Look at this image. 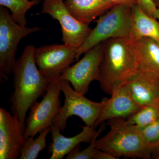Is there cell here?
I'll return each mask as SVG.
<instances>
[{
  "instance_id": "obj_28",
  "label": "cell",
  "mask_w": 159,
  "mask_h": 159,
  "mask_svg": "<svg viewBox=\"0 0 159 159\" xmlns=\"http://www.w3.org/2000/svg\"><path fill=\"white\" fill-rule=\"evenodd\" d=\"M154 17L159 20V9H157V11L155 13Z\"/></svg>"
},
{
  "instance_id": "obj_24",
  "label": "cell",
  "mask_w": 159,
  "mask_h": 159,
  "mask_svg": "<svg viewBox=\"0 0 159 159\" xmlns=\"http://www.w3.org/2000/svg\"><path fill=\"white\" fill-rule=\"evenodd\" d=\"M93 159H117L112 155L103 151L96 149L94 153Z\"/></svg>"
},
{
  "instance_id": "obj_22",
  "label": "cell",
  "mask_w": 159,
  "mask_h": 159,
  "mask_svg": "<svg viewBox=\"0 0 159 159\" xmlns=\"http://www.w3.org/2000/svg\"><path fill=\"white\" fill-rule=\"evenodd\" d=\"M139 128L149 145H152L159 141V118L147 126Z\"/></svg>"
},
{
  "instance_id": "obj_17",
  "label": "cell",
  "mask_w": 159,
  "mask_h": 159,
  "mask_svg": "<svg viewBox=\"0 0 159 159\" xmlns=\"http://www.w3.org/2000/svg\"><path fill=\"white\" fill-rule=\"evenodd\" d=\"M132 42L139 62L159 74V43L146 37L138 39Z\"/></svg>"
},
{
  "instance_id": "obj_12",
  "label": "cell",
  "mask_w": 159,
  "mask_h": 159,
  "mask_svg": "<svg viewBox=\"0 0 159 159\" xmlns=\"http://www.w3.org/2000/svg\"><path fill=\"white\" fill-rule=\"evenodd\" d=\"M25 127L5 109L0 108V159H17L25 142Z\"/></svg>"
},
{
  "instance_id": "obj_21",
  "label": "cell",
  "mask_w": 159,
  "mask_h": 159,
  "mask_svg": "<svg viewBox=\"0 0 159 159\" xmlns=\"http://www.w3.org/2000/svg\"><path fill=\"white\" fill-rule=\"evenodd\" d=\"M104 124L102 123L101 126L98 130L92 141L90 145L87 148L84 150H81L80 145H77L69 154L67 155L66 159H93L94 153L97 149L96 147V141L100 134L104 129Z\"/></svg>"
},
{
  "instance_id": "obj_9",
  "label": "cell",
  "mask_w": 159,
  "mask_h": 159,
  "mask_svg": "<svg viewBox=\"0 0 159 159\" xmlns=\"http://www.w3.org/2000/svg\"><path fill=\"white\" fill-rule=\"evenodd\" d=\"M40 13L57 20L61 26L63 42L77 49L85 42L92 30L89 24L81 22L71 14L63 0H44Z\"/></svg>"
},
{
  "instance_id": "obj_8",
  "label": "cell",
  "mask_w": 159,
  "mask_h": 159,
  "mask_svg": "<svg viewBox=\"0 0 159 159\" xmlns=\"http://www.w3.org/2000/svg\"><path fill=\"white\" fill-rule=\"evenodd\" d=\"M59 81L51 83L41 102H36L30 108L25 120V139L34 137L37 134L52 125L54 118L61 107Z\"/></svg>"
},
{
  "instance_id": "obj_14",
  "label": "cell",
  "mask_w": 159,
  "mask_h": 159,
  "mask_svg": "<svg viewBox=\"0 0 159 159\" xmlns=\"http://www.w3.org/2000/svg\"><path fill=\"white\" fill-rule=\"evenodd\" d=\"M81 132L72 137H65L56 126L51 125V138L52 142L49 146L48 152L51 154V159H62L69 154L76 146L81 143H90L97 132L91 126H81Z\"/></svg>"
},
{
  "instance_id": "obj_19",
  "label": "cell",
  "mask_w": 159,
  "mask_h": 159,
  "mask_svg": "<svg viewBox=\"0 0 159 159\" xmlns=\"http://www.w3.org/2000/svg\"><path fill=\"white\" fill-rule=\"evenodd\" d=\"M51 127H48L42 131L39 135L34 139L30 137L25 139V142L20 150V159H35L38 157L41 151L47 146V137L51 132Z\"/></svg>"
},
{
  "instance_id": "obj_2",
  "label": "cell",
  "mask_w": 159,
  "mask_h": 159,
  "mask_svg": "<svg viewBox=\"0 0 159 159\" xmlns=\"http://www.w3.org/2000/svg\"><path fill=\"white\" fill-rule=\"evenodd\" d=\"M102 58L97 81L100 88L112 95L124 85L139 66V58L129 38H114L102 42Z\"/></svg>"
},
{
  "instance_id": "obj_6",
  "label": "cell",
  "mask_w": 159,
  "mask_h": 159,
  "mask_svg": "<svg viewBox=\"0 0 159 159\" xmlns=\"http://www.w3.org/2000/svg\"><path fill=\"white\" fill-rule=\"evenodd\" d=\"M42 29L38 27L27 28L20 25L11 17L8 9L0 7V80L5 82L12 73L18 44L29 34Z\"/></svg>"
},
{
  "instance_id": "obj_25",
  "label": "cell",
  "mask_w": 159,
  "mask_h": 159,
  "mask_svg": "<svg viewBox=\"0 0 159 159\" xmlns=\"http://www.w3.org/2000/svg\"><path fill=\"white\" fill-rule=\"evenodd\" d=\"M151 157L159 159V141L150 145Z\"/></svg>"
},
{
  "instance_id": "obj_27",
  "label": "cell",
  "mask_w": 159,
  "mask_h": 159,
  "mask_svg": "<svg viewBox=\"0 0 159 159\" xmlns=\"http://www.w3.org/2000/svg\"><path fill=\"white\" fill-rule=\"evenodd\" d=\"M154 5L157 9H159V0H152Z\"/></svg>"
},
{
  "instance_id": "obj_26",
  "label": "cell",
  "mask_w": 159,
  "mask_h": 159,
  "mask_svg": "<svg viewBox=\"0 0 159 159\" xmlns=\"http://www.w3.org/2000/svg\"><path fill=\"white\" fill-rule=\"evenodd\" d=\"M116 4H124L131 6L137 4L136 0H110Z\"/></svg>"
},
{
  "instance_id": "obj_10",
  "label": "cell",
  "mask_w": 159,
  "mask_h": 159,
  "mask_svg": "<svg viewBox=\"0 0 159 159\" xmlns=\"http://www.w3.org/2000/svg\"><path fill=\"white\" fill-rule=\"evenodd\" d=\"M102 54V42L87 51L74 66L63 71L59 80L69 81L76 92L85 95L91 82L97 80Z\"/></svg>"
},
{
  "instance_id": "obj_11",
  "label": "cell",
  "mask_w": 159,
  "mask_h": 159,
  "mask_svg": "<svg viewBox=\"0 0 159 159\" xmlns=\"http://www.w3.org/2000/svg\"><path fill=\"white\" fill-rule=\"evenodd\" d=\"M133 98L141 107L159 105V74L139 62L125 84Z\"/></svg>"
},
{
  "instance_id": "obj_18",
  "label": "cell",
  "mask_w": 159,
  "mask_h": 159,
  "mask_svg": "<svg viewBox=\"0 0 159 159\" xmlns=\"http://www.w3.org/2000/svg\"><path fill=\"white\" fill-rule=\"evenodd\" d=\"M40 2V0H0V5L10 10L11 17L16 23L26 27V13L32 6Z\"/></svg>"
},
{
  "instance_id": "obj_16",
  "label": "cell",
  "mask_w": 159,
  "mask_h": 159,
  "mask_svg": "<svg viewBox=\"0 0 159 159\" xmlns=\"http://www.w3.org/2000/svg\"><path fill=\"white\" fill-rule=\"evenodd\" d=\"M132 21L129 39L131 41L146 37L159 43V21L145 13L137 4L131 6Z\"/></svg>"
},
{
  "instance_id": "obj_3",
  "label": "cell",
  "mask_w": 159,
  "mask_h": 159,
  "mask_svg": "<svg viewBox=\"0 0 159 159\" xmlns=\"http://www.w3.org/2000/svg\"><path fill=\"white\" fill-rule=\"evenodd\" d=\"M110 130L96 141V147L112 155L121 157L148 159L151 157L150 145L146 142L140 129L128 124L124 118L110 119Z\"/></svg>"
},
{
  "instance_id": "obj_23",
  "label": "cell",
  "mask_w": 159,
  "mask_h": 159,
  "mask_svg": "<svg viewBox=\"0 0 159 159\" xmlns=\"http://www.w3.org/2000/svg\"><path fill=\"white\" fill-rule=\"evenodd\" d=\"M137 4L143 11L149 16L155 18L157 9L152 0H136Z\"/></svg>"
},
{
  "instance_id": "obj_5",
  "label": "cell",
  "mask_w": 159,
  "mask_h": 159,
  "mask_svg": "<svg viewBox=\"0 0 159 159\" xmlns=\"http://www.w3.org/2000/svg\"><path fill=\"white\" fill-rule=\"evenodd\" d=\"M59 83L65 99L63 105L54 118L52 125L63 131L66 127L68 119L75 116L82 119L86 125L94 127L101 115L107 98H103L100 102H94L87 99L83 94L76 92L71 87L69 81L60 80Z\"/></svg>"
},
{
  "instance_id": "obj_1",
  "label": "cell",
  "mask_w": 159,
  "mask_h": 159,
  "mask_svg": "<svg viewBox=\"0 0 159 159\" xmlns=\"http://www.w3.org/2000/svg\"><path fill=\"white\" fill-rule=\"evenodd\" d=\"M35 48L32 45L26 46L16 60L12 71L14 90L9 100L11 111L25 128L27 112L40 97L44 96L50 84L36 66Z\"/></svg>"
},
{
  "instance_id": "obj_4",
  "label": "cell",
  "mask_w": 159,
  "mask_h": 159,
  "mask_svg": "<svg viewBox=\"0 0 159 159\" xmlns=\"http://www.w3.org/2000/svg\"><path fill=\"white\" fill-rule=\"evenodd\" d=\"M97 25L92 29L85 42L77 49L75 58L98 44L114 38H128L131 29L132 13L131 6L117 4L99 16Z\"/></svg>"
},
{
  "instance_id": "obj_15",
  "label": "cell",
  "mask_w": 159,
  "mask_h": 159,
  "mask_svg": "<svg viewBox=\"0 0 159 159\" xmlns=\"http://www.w3.org/2000/svg\"><path fill=\"white\" fill-rule=\"evenodd\" d=\"M64 3L74 17L89 25L117 4L110 0H66Z\"/></svg>"
},
{
  "instance_id": "obj_7",
  "label": "cell",
  "mask_w": 159,
  "mask_h": 159,
  "mask_svg": "<svg viewBox=\"0 0 159 159\" xmlns=\"http://www.w3.org/2000/svg\"><path fill=\"white\" fill-rule=\"evenodd\" d=\"M77 49L65 43L35 48L34 60L40 73L50 84L59 81L63 71L76 60Z\"/></svg>"
},
{
  "instance_id": "obj_13",
  "label": "cell",
  "mask_w": 159,
  "mask_h": 159,
  "mask_svg": "<svg viewBox=\"0 0 159 159\" xmlns=\"http://www.w3.org/2000/svg\"><path fill=\"white\" fill-rule=\"evenodd\" d=\"M141 107L124 84L113 92L110 99L107 98L105 105L94 128H96L106 120L116 118L126 119L135 113Z\"/></svg>"
},
{
  "instance_id": "obj_20",
  "label": "cell",
  "mask_w": 159,
  "mask_h": 159,
  "mask_svg": "<svg viewBox=\"0 0 159 159\" xmlns=\"http://www.w3.org/2000/svg\"><path fill=\"white\" fill-rule=\"evenodd\" d=\"M159 118V105L142 107L135 113L125 119L127 123L139 128L147 126Z\"/></svg>"
}]
</instances>
